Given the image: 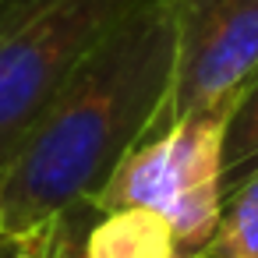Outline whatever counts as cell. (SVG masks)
I'll use <instances>...</instances> for the list:
<instances>
[{"mask_svg":"<svg viewBox=\"0 0 258 258\" xmlns=\"http://www.w3.org/2000/svg\"><path fill=\"white\" fill-rule=\"evenodd\" d=\"M177 57V0H145L64 82L0 166V233L25 237L89 202L159 131Z\"/></svg>","mask_w":258,"mask_h":258,"instance_id":"6da1fadb","label":"cell"},{"mask_svg":"<svg viewBox=\"0 0 258 258\" xmlns=\"http://www.w3.org/2000/svg\"><path fill=\"white\" fill-rule=\"evenodd\" d=\"M145 0H0V166L89 53Z\"/></svg>","mask_w":258,"mask_h":258,"instance_id":"7a4b0ae2","label":"cell"},{"mask_svg":"<svg viewBox=\"0 0 258 258\" xmlns=\"http://www.w3.org/2000/svg\"><path fill=\"white\" fill-rule=\"evenodd\" d=\"M233 103L195 110L142 142L113 177L85 202L99 216L120 209L159 212L184 258H195L219 223L223 205V131Z\"/></svg>","mask_w":258,"mask_h":258,"instance_id":"3957f363","label":"cell"},{"mask_svg":"<svg viewBox=\"0 0 258 258\" xmlns=\"http://www.w3.org/2000/svg\"><path fill=\"white\" fill-rule=\"evenodd\" d=\"M254 75L258 0H177V57L159 131L195 110L237 103Z\"/></svg>","mask_w":258,"mask_h":258,"instance_id":"277c9868","label":"cell"},{"mask_svg":"<svg viewBox=\"0 0 258 258\" xmlns=\"http://www.w3.org/2000/svg\"><path fill=\"white\" fill-rule=\"evenodd\" d=\"M89 258H184L170 223L149 209L106 212L85 237Z\"/></svg>","mask_w":258,"mask_h":258,"instance_id":"5b68a950","label":"cell"},{"mask_svg":"<svg viewBox=\"0 0 258 258\" xmlns=\"http://www.w3.org/2000/svg\"><path fill=\"white\" fill-rule=\"evenodd\" d=\"M195 258H258V170L223 195L219 223Z\"/></svg>","mask_w":258,"mask_h":258,"instance_id":"8992f818","label":"cell"},{"mask_svg":"<svg viewBox=\"0 0 258 258\" xmlns=\"http://www.w3.org/2000/svg\"><path fill=\"white\" fill-rule=\"evenodd\" d=\"M258 170V75L244 85L223 131V195Z\"/></svg>","mask_w":258,"mask_h":258,"instance_id":"52a82bcc","label":"cell"},{"mask_svg":"<svg viewBox=\"0 0 258 258\" xmlns=\"http://www.w3.org/2000/svg\"><path fill=\"white\" fill-rule=\"evenodd\" d=\"M99 219V212L85 202L64 209L53 219V244H50V258H89L85 254V237L92 230V223Z\"/></svg>","mask_w":258,"mask_h":258,"instance_id":"ba28073f","label":"cell"},{"mask_svg":"<svg viewBox=\"0 0 258 258\" xmlns=\"http://www.w3.org/2000/svg\"><path fill=\"white\" fill-rule=\"evenodd\" d=\"M50 244H53V223L36 226L25 237H18V247L11 258H50Z\"/></svg>","mask_w":258,"mask_h":258,"instance_id":"9c48e42d","label":"cell"},{"mask_svg":"<svg viewBox=\"0 0 258 258\" xmlns=\"http://www.w3.org/2000/svg\"><path fill=\"white\" fill-rule=\"evenodd\" d=\"M18 247V237H8V233H0V258H11Z\"/></svg>","mask_w":258,"mask_h":258,"instance_id":"30bf717a","label":"cell"}]
</instances>
